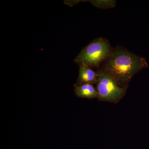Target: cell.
I'll use <instances>...</instances> for the list:
<instances>
[{"label":"cell","mask_w":149,"mask_h":149,"mask_svg":"<svg viewBox=\"0 0 149 149\" xmlns=\"http://www.w3.org/2000/svg\"><path fill=\"white\" fill-rule=\"evenodd\" d=\"M146 59L121 48L112 50L102 69L114 78L120 87L127 88L134 75L148 67Z\"/></svg>","instance_id":"6da1fadb"},{"label":"cell","mask_w":149,"mask_h":149,"mask_svg":"<svg viewBox=\"0 0 149 149\" xmlns=\"http://www.w3.org/2000/svg\"><path fill=\"white\" fill-rule=\"evenodd\" d=\"M112 52L107 40L103 38H98L83 49L74 61L89 67H99L102 62L106 60Z\"/></svg>","instance_id":"7a4b0ae2"},{"label":"cell","mask_w":149,"mask_h":149,"mask_svg":"<svg viewBox=\"0 0 149 149\" xmlns=\"http://www.w3.org/2000/svg\"><path fill=\"white\" fill-rule=\"evenodd\" d=\"M98 72L96 83L97 98L111 102L119 101L125 95L127 88L120 87L114 78L103 70H100Z\"/></svg>","instance_id":"3957f363"},{"label":"cell","mask_w":149,"mask_h":149,"mask_svg":"<svg viewBox=\"0 0 149 149\" xmlns=\"http://www.w3.org/2000/svg\"><path fill=\"white\" fill-rule=\"evenodd\" d=\"M80 65L79 74L76 85L85 84H96L98 72L94 71L90 67L83 64Z\"/></svg>","instance_id":"277c9868"},{"label":"cell","mask_w":149,"mask_h":149,"mask_svg":"<svg viewBox=\"0 0 149 149\" xmlns=\"http://www.w3.org/2000/svg\"><path fill=\"white\" fill-rule=\"evenodd\" d=\"M74 93L79 97L88 99L98 98V94L97 90L93 85L89 84L74 85Z\"/></svg>","instance_id":"5b68a950"},{"label":"cell","mask_w":149,"mask_h":149,"mask_svg":"<svg viewBox=\"0 0 149 149\" xmlns=\"http://www.w3.org/2000/svg\"><path fill=\"white\" fill-rule=\"evenodd\" d=\"M91 1L94 6L100 9L113 8L116 3V1L114 0H94Z\"/></svg>","instance_id":"8992f818"}]
</instances>
